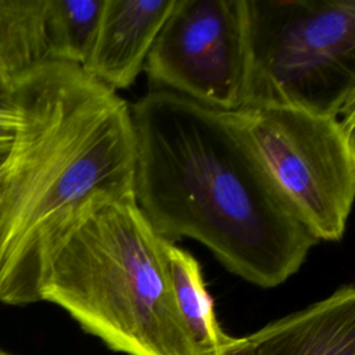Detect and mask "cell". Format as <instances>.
Here are the masks:
<instances>
[{
  "label": "cell",
  "mask_w": 355,
  "mask_h": 355,
  "mask_svg": "<svg viewBox=\"0 0 355 355\" xmlns=\"http://www.w3.org/2000/svg\"><path fill=\"white\" fill-rule=\"evenodd\" d=\"M19 122V111L11 96L10 86L7 83H0V158L10 154Z\"/></svg>",
  "instance_id": "cell-12"
},
{
  "label": "cell",
  "mask_w": 355,
  "mask_h": 355,
  "mask_svg": "<svg viewBox=\"0 0 355 355\" xmlns=\"http://www.w3.org/2000/svg\"><path fill=\"white\" fill-rule=\"evenodd\" d=\"M173 298L198 355H212L234 341L220 327L198 261L175 243H165Z\"/></svg>",
  "instance_id": "cell-9"
},
{
  "label": "cell",
  "mask_w": 355,
  "mask_h": 355,
  "mask_svg": "<svg viewBox=\"0 0 355 355\" xmlns=\"http://www.w3.org/2000/svg\"><path fill=\"white\" fill-rule=\"evenodd\" d=\"M175 0H104L83 71L116 92L144 71L148 53Z\"/></svg>",
  "instance_id": "cell-7"
},
{
  "label": "cell",
  "mask_w": 355,
  "mask_h": 355,
  "mask_svg": "<svg viewBox=\"0 0 355 355\" xmlns=\"http://www.w3.org/2000/svg\"><path fill=\"white\" fill-rule=\"evenodd\" d=\"M165 243L135 198L103 202L62 243L40 301L115 352L198 355L173 298Z\"/></svg>",
  "instance_id": "cell-3"
},
{
  "label": "cell",
  "mask_w": 355,
  "mask_h": 355,
  "mask_svg": "<svg viewBox=\"0 0 355 355\" xmlns=\"http://www.w3.org/2000/svg\"><path fill=\"white\" fill-rule=\"evenodd\" d=\"M8 155H10V154H8ZM8 155L4 157V158H0V183H1L3 176H4V171H6V165H7V158H8Z\"/></svg>",
  "instance_id": "cell-14"
},
{
  "label": "cell",
  "mask_w": 355,
  "mask_h": 355,
  "mask_svg": "<svg viewBox=\"0 0 355 355\" xmlns=\"http://www.w3.org/2000/svg\"><path fill=\"white\" fill-rule=\"evenodd\" d=\"M8 86L21 122L0 183V302L25 305L89 211L135 198V136L129 104L79 65L47 61Z\"/></svg>",
  "instance_id": "cell-2"
},
{
  "label": "cell",
  "mask_w": 355,
  "mask_h": 355,
  "mask_svg": "<svg viewBox=\"0 0 355 355\" xmlns=\"http://www.w3.org/2000/svg\"><path fill=\"white\" fill-rule=\"evenodd\" d=\"M43 62L46 0H0V78L8 85Z\"/></svg>",
  "instance_id": "cell-10"
},
{
  "label": "cell",
  "mask_w": 355,
  "mask_h": 355,
  "mask_svg": "<svg viewBox=\"0 0 355 355\" xmlns=\"http://www.w3.org/2000/svg\"><path fill=\"white\" fill-rule=\"evenodd\" d=\"M0 83H6V82H4V80L0 78Z\"/></svg>",
  "instance_id": "cell-16"
},
{
  "label": "cell",
  "mask_w": 355,
  "mask_h": 355,
  "mask_svg": "<svg viewBox=\"0 0 355 355\" xmlns=\"http://www.w3.org/2000/svg\"><path fill=\"white\" fill-rule=\"evenodd\" d=\"M258 355H355V288L329 297L259 329Z\"/></svg>",
  "instance_id": "cell-8"
},
{
  "label": "cell",
  "mask_w": 355,
  "mask_h": 355,
  "mask_svg": "<svg viewBox=\"0 0 355 355\" xmlns=\"http://www.w3.org/2000/svg\"><path fill=\"white\" fill-rule=\"evenodd\" d=\"M245 7L243 107L355 114V0H245Z\"/></svg>",
  "instance_id": "cell-4"
},
{
  "label": "cell",
  "mask_w": 355,
  "mask_h": 355,
  "mask_svg": "<svg viewBox=\"0 0 355 355\" xmlns=\"http://www.w3.org/2000/svg\"><path fill=\"white\" fill-rule=\"evenodd\" d=\"M133 197L165 240L205 245L262 288L300 270L318 243L233 111L154 89L132 105Z\"/></svg>",
  "instance_id": "cell-1"
},
{
  "label": "cell",
  "mask_w": 355,
  "mask_h": 355,
  "mask_svg": "<svg viewBox=\"0 0 355 355\" xmlns=\"http://www.w3.org/2000/svg\"><path fill=\"white\" fill-rule=\"evenodd\" d=\"M259 338V330L244 337H234L230 345L212 355H258Z\"/></svg>",
  "instance_id": "cell-13"
},
{
  "label": "cell",
  "mask_w": 355,
  "mask_h": 355,
  "mask_svg": "<svg viewBox=\"0 0 355 355\" xmlns=\"http://www.w3.org/2000/svg\"><path fill=\"white\" fill-rule=\"evenodd\" d=\"M104 0H46L47 61L82 67L92 50Z\"/></svg>",
  "instance_id": "cell-11"
},
{
  "label": "cell",
  "mask_w": 355,
  "mask_h": 355,
  "mask_svg": "<svg viewBox=\"0 0 355 355\" xmlns=\"http://www.w3.org/2000/svg\"><path fill=\"white\" fill-rule=\"evenodd\" d=\"M158 89L220 111L244 105L245 0H175L146 60Z\"/></svg>",
  "instance_id": "cell-6"
},
{
  "label": "cell",
  "mask_w": 355,
  "mask_h": 355,
  "mask_svg": "<svg viewBox=\"0 0 355 355\" xmlns=\"http://www.w3.org/2000/svg\"><path fill=\"white\" fill-rule=\"evenodd\" d=\"M0 355H11V354H7V352H4V351H0Z\"/></svg>",
  "instance_id": "cell-15"
},
{
  "label": "cell",
  "mask_w": 355,
  "mask_h": 355,
  "mask_svg": "<svg viewBox=\"0 0 355 355\" xmlns=\"http://www.w3.org/2000/svg\"><path fill=\"white\" fill-rule=\"evenodd\" d=\"M233 112L308 232L316 241L341 240L355 196V114L286 107Z\"/></svg>",
  "instance_id": "cell-5"
}]
</instances>
